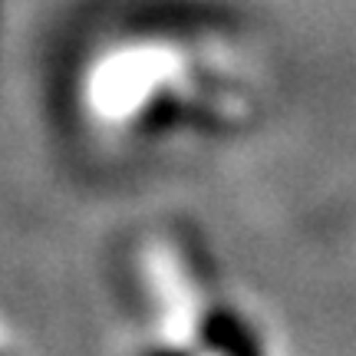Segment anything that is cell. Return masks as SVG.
Returning <instances> with one entry per match:
<instances>
[{"mask_svg":"<svg viewBox=\"0 0 356 356\" xmlns=\"http://www.w3.org/2000/svg\"><path fill=\"white\" fill-rule=\"evenodd\" d=\"M244 79L211 43L178 33L115 37L89 56L79 109L102 139H162L172 132L234 126Z\"/></svg>","mask_w":356,"mask_h":356,"instance_id":"1","label":"cell"}]
</instances>
